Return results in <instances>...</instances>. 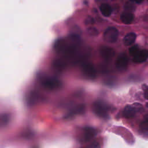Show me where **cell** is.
Here are the masks:
<instances>
[{"mask_svg":"<svg viewBox=\"0 0 148 148\" xmlns=\"http://www.w3.org/2000/svg\"><path fill=\"white\" fill-rule=\"evenodd\" d=\"M79 45V38L76 35H71L66 39H59L54 43L55 50L66 58H74L77 56Z\"/></svg>","mask_w":148,"mask_h":148,"instance_id":"6da1fadb","label":"cell"},{"mask_svg":"<svg viewBox=\"0 0 148 148\" xmlns=\"http://www.w3.org/2000/svg\"><path fill=\"white\" fill-rule=\"evenodd\" d=\"M92 110L95 114L100 118L106 119L108 117L109 107L101 101H95L93 103Z\"/></svg>","mask_w":148,"mask_h":148,"instance_id":"7a4b0ae2","label":"cell"},{"mask_svg":"<svg viewBox=\"0 0 148 148\" xmlns=\"http://www.w3.org/2000/svg\"><path fill=\"white\" fill-rule=\"evenodd\" d=\"M42 86L48 90H56L61 86V81L54 77H45L41 80Z\"/></svg>","mask_w":148,"mask_h":148,"instance_id":"3957f363","label":"cell"},{"mask_svg":"<svg viewBox=\"0 0 148 148\" xmlns=\"http://www.w3.org/2000/svg\"><path fill=\"white\" fill-rule=\"evenodd\" d=\"M81 70L85 77L90 79H94L96 77V70L92 64L84 61L82 63Z\"/></svg>","mask_w":148,"mask_h":148,"instance_id":"277c9868","label":"cell"},{"mask_svg":"<svg viewBox=\"0 0 148 148\" xmlns=\"http://www.w3.org/2000/svg\"><path fill=\"white\" fill-rule=\"evenodd\" d=\"M103 39L108 43H114L119 36V31L114 27L107 28L103 32Z\"/></svg>","mask_w":148,"mask_h":148,"instance_id":"5b68a950","label":"cell"},{"mask_svg":"<svg viewBox=\"0 0 148 148\" xmlns=\"http://www.w3.org/2000/svg\"><path fill=\"white\" fill-rule=\"evenodd\" d=\"M97 134V131L96 129L91 127H86L83 130L79 140L82 143L88 142L91 140Z\"/></svg>","mask_w":148,"mask_h":148,"instance_id":"8992f818","label":"cell"},{"mask_svg":"<svg viewBox=\"0 0 148 148\" xmlns=\"http://www.w3.org/2000/svg\"><path fill=\"white\" fill-rule=\"evenodd\" d=\"M128 66V58L125 54L119 56L116 62V68L120 71H125Z\"/></svg>","mask_w":148,"mask_h":148,"instance_id":"52a82bcc","label":"cell"},{"mask_svg":"<svg viewBox=\"0 0 148 148\" xmlns=\"http://www.w3.org/2000/svg\"><path fill=\"white\" fill-rule=\"evenodd\" d=\"M100 56L105 60H109L112 59L115 54L114 50L113 48L108 46H103L99 50Z\"/></svg>","mask_w":148,"mask_h":148,"instance_id":"ba28073f","label":"cell"},{"mask_svg":"<svg viewBox=\"0 0 148 148\" xmlns=\"http://www.w3.org/2000/svg\"><path fill=\"white\" fill-rule=\"evenodd\" d=\"M136 111L137 109L134 105H127L124 108L123 111V115L126 119H131L135 116Z\"/></svg>","mask_w":148,"mask_h":148,"instance_id":"9c48e42d","label":"cell"},{"mask_svg":"<svg viewBox=\"0 0 148 148\" xmlns=\"http://www.w3.org/2000/svg\"><path fill=\"white\" fill-rule=\"evenodd\" d=\"M147 58H148V50H140L133 57V61L136 63H140L146 61Z\"/></svg>","mask_w":148,"mask_h":148,"instance_id":"30bf717a","label":"cell"},{"mask_svg":"<svg viewBox=\"0 0 148 148\" xmlns=\"http://www.w3.org/2000/svg\"><path fill=\"white\" fill-rule=\"evenodd\" d=\"M85 110V106L84 105H79L75 107V108L72 109L65 116L66 119H69L76 114H82L84 112Z\"/></svg>","mask_w":148,"mask_h":148,"instance_id":"8fae6325","label":"cell"},{"mask_svg":"<svg viewBox=\"0 0 148 148\" xmlns=\"http://www.w3.org/2000/svg\"><path fill=\"white\" fill-rule=\"evenodd\" d=\"M120 19L121 21L124 24H130L134 20V15L131 12L125 11L121 13L120 16Z\"/></svg>","mask_w":148,"mask_h":148,"instance_id":"7c38bea8","label":"cell"},{"mask_svg":"<svg viewBox=\"0 0 148 148\" xmlns=\"http://www.w3.org/2000/svg\"><path fill=\"white\" fill-rule=\"evenodd\" d=\"M136 34L134 32H130L127 34L123 38V43L125 46H130L132 45L136 39Z\"/></svg>","mask_w":148,"mask_h":148,"instance_id":"4fadbf2b","label":"cell"},{"mask_svg":"<svg viewBox=\"0 0 148 148\" xmlns=\"http://www.w3.org/2000/svg\"><path fill=\"white\" fill-rule=\"evenodd\" d=\"M99 10L101 13L102 14L103 16L105 17L109 16L112 12V8L110 6L106 3H102L99 6Z\"/></svg>","mask_w":148,"mask_h":148,"instance_id":"5bb4252c","label":"cell"},{"mask_svg":"<svg viewBox=\"0 0 148 148\" xmlns=\"http://www.w3.org/2000/svg\"><path fill=\"white\" fill-rule=\"evenodd\" d=\"M65 62L63 60L58 59L56 60L53 62V66L55 69L58 70H62L65 68Z\"/></svg>","mask_w":148,"mask_h":148,"instance_id":"9a60e30c","label":"cell"},{"mask_svg":"<svg viewBox=\"0 0 148 148\" xmlns=\"http://www.w3.org/2000/svg\"><path fill=\"white\" fill-rule=\"evenodd\" d=\"M39 98V96L38 94H36L35 92H32L29 97H28V103L30 104H34L35 102H36Z\"/></svg>","mask_w":148,"mask_h":148,"instance_id":"2e32d148","label":"cell"},{"mask_svg":"<svg viewBox=\"0 0 148 148\" xmlns=\"http://www.w3.org/2000/svg\"><path fill=\"white\" fill-rule=\"evenodd\" d=\"M124 8L125 9V11L131 12V11L134 10L135 8V6L134 4L133 3V2L129 1V2H126V3L125 4Z\"/></svg>","mask_w":148,"mask_h":148,"instance_id":"e0dca14e","label":"cell"},{"mask_svg":"<svg viewBox=\"0 0 148 148\" xmlns=\"http://www.w3.org/2000/svg\"><path fill=\"white\" fill-rule=\"evenodd\" d=\"M101 143L97 140H94L90 143L86 147H82L80 148H101Z\"/></svg>","mask_w":148,"mask_h":148,"instance_id":"ac0fdd59","label":"cell"},{"mask_svg":"<svg viewBox=\"0 0 148 148\" xmlns=\"http://www.w3.org/2000/svg\"><path fill=\"white\" fill-rule=\"evenodd\" d=\"M140 51L139 47H138V46L136 45H135L134 46H132L129 49V53H130V54L133 57Z\"/></svg>","mask_w":148,"mask_h":148,"instance_id":"d6986e66","label":"cell"},{"mask_svg":"<svg viewBox=\"0 0 148 148\" xmlns=\"http://www.w3.org/2000/svg\"><path fill=\"white\" fill-rule=\"evenodd\" d=\"M87 34L90 35V36H96L98 34V29L93 27H90L87 29Z\"/></svg>","mask_w":148,"mask_h":148,"instance_id":"ffe728a7","label":"cell"},{"mask_svg":"<svg viewBox=\"0 0 148 148\" xmlns=\"http://www.w3.org/2000/svg\"><path fill=\"white\" fill-rule=\"evenodd\" d=\"M9 120V117L6 114H3L1 116V125H6Z\"/></svg>","mask_w":148,"mask_h":148,"instance_id":"44dd1931","label":"cell"},{"mask_svg":"<svg viewBox=\"0 0 148 148\" xmlns=\"http://www.w3.org/2000/svg\"><path fill=\"white\" fill-rule=\"evenodd\" d=\"M139 128L141 130L147 131L148 130V120H145L142 121L139 125Z\"/></svg>","mask_w":148,"mask_h":148,"instance_id":"7402d4cb","label":"cell"},{"mask_svg":"<svg viewBox=\"0 0 148 148\" xmlns=\"http://www.w3.org/2000/svg\"><path fill=\"white\" fill-rule=\"evenodd\" d=\"M84 23L86 25H91L92 24H94V18L91 17V16H88L86 18L85 20H84Z\"/></svg>","mask_w":148,"mask_h":148,"instance_id":"603a6c76","label":"cell"},{"mask_svg":"<svg viewBox=\"0 0 148 148\" xmlns=\"http://www.w3.org/2000/svg\"><path fill=\"white\" fill-rule=\"evenodd\" d=\"M142 88L144 92V97L146 99H148V86L146 85H143Z\"/></svg>","mask_w":148,"mask_h":148,"instance_id":"cb8c5ba5","label":"cell"},{"mask_svg":"<svg viewBox=\"0 0 148 148\" xmlns=\"http://www.w3.org/2000/svg\"><path fill=\"white\" fill-rule=\"evenodd\" d=\"M145 120H148V114H146V115H145Z\"/></svg>","mask_w":148,"mask_h":148,"instance_id":"d4e9b609","label":"cell"}]
</instances>
